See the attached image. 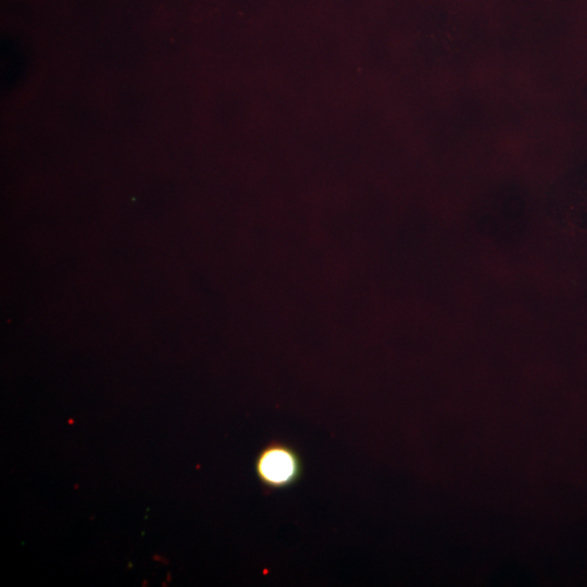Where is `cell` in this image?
<instances>
[{
	"mask_svg": "<svg viewBox=\"0 0 587 587\" xmlns=\"http://www.w3.org/2000/svg\"><path fill=\"white\" fill-rule=\"evenodd\" d=\"M254 471L259 482L266 489H285L300 479L302 461L294 447L279 440H272L259 451Z\"/></svg>",
	"mask_w": 587,
	"mask_h": 587,
	"instance_id": "obj_1",
	"label": "cell"
}]
</instances>
